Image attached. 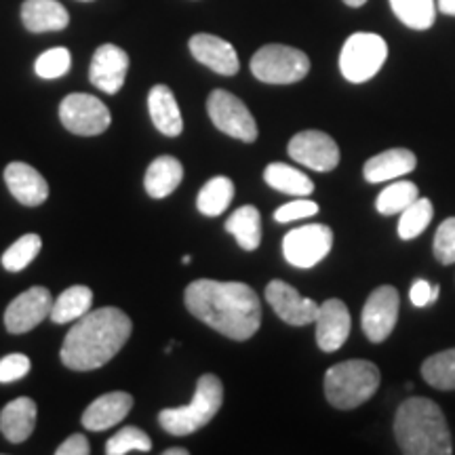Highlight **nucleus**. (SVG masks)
<instances>
[{
  "label": "nucleus",
  "mask_w": 455,
  "mask_h": 455,
  "mask_svg": "<svg viewBox=\"0 0 455 455\" xmlns=\"http://www.w3.org/2000/svg\"><path fill=\"white\" fill-rule=\"evenodd\" d=\"M188 310L198 321L226 338L244 341L253 338L261 325L258 293L244 283H220L201 278L188 284L184 293Z\"/></svg>",
  "instance_id": "obj_1"
},
{
  "label": "nucleus",
  "mask_w": 455,
  "mask_h": 455,
  "mask_svg": "<svg viewBox=\"0 0 455 455\" xmlns=\"http://www.w3.org/2000/svg\"><path fill=\"white\" fill-rule=\"evenodd\" d=\"M133 331L131 318L118 308L89 310L68 331L61 363L74 371H91L110 363Z\"/></svg>",
  "instance_id": "obj_2"
},
{
  "label": "nucleus",
  "mask_w": 455,
  "mask_h": 455,
  "mask_svg": "<svg viewBox=\"0 0 455 455\" xmlns=\"http://www.w3.org/2000/svg\"><path fill=\"white\" fill-rule=\"evenodd\" d=\"M398 447L407 455H451L453 443L441 407L430 398L411 396L395 418Z\"/></svg>",
  "instance_id": "obj_3"
},
{
  "label": "nucleus",
  "mask_w": 455,
  "mask_h": 455,
  "mask_svg": "<svg viewBox=\"0 0 455 455\" xmlns=\"http://www.w3.org/2000/svg\"><path fill=\"white\" fill-rule=\"evenodd\" d=\"M224 403V386L218 375H201L196 382V392L192 401L184 407L163 409L158 413V424L173 436H186L201 430L218 415Z\"/></svg>",
  "instance_id": "obj_4"
},
{
  "label": "nucleus",
  "mask_w": 455,
  "mask_h": 455,
  "mask_svg": "<svg viewBox=\"0 0 455 455\" xmlns=\"http://www.w3.org/2000/svg\"><path fill=\"white\" fill-rule=\"evenodd\" d=\"M379 388V369L371 361H344L325 373V396L335 409L350 411L367 403Z\"/></svg>",
  "instance_id": "obj_5"
},
{
  "label": "nucleus",
  "mask_w": 455,
  "mask_h": 455,
  "mask_svg": "<svg viewBox=\"0 0 455 455\" xmlns=\"http://www.w3.org/2000/svg\"><path fill=\"white\" fill-rule=\"evenodd\" d=\"M386 57H388V44L379 34L356 32L341 47L339 70L346 81L367 83L382 70Z\"/></svg>",
  "instance_id": "obj_6"
},
{
  "label": "nucleus",
  "mask_w": 455,
  "mask_h": 455,
  "mask_svg": "<svg viewBox=\"0 0 455 455\" xmlns=\"http://www.w3.org/2000/svg\"><path fill=\"white\" fill-rule=\"evenodd\" d=\"M251 72L261 83L291 84L306 78L310 60L304 51L287 44H266L251 57Z\"/></svg>",
  "instance_id": "obj_7"
},
{
  "label": "nucleus",
  "mask_w": 455,
  "mask_h": 455,
  "mask_svg": "<svg viewBox=\"0 0 455 455\" xmlns=\"http://www.w3.org/2000/svg\"><path fill=\"white\" fill-rule=\"evenodd\" d=\"M207 112L221 133L244 141V144H253L258 140V123H255L253 114L230 91L215 89L207 100Z\"/></svg>",
  "instance_id": "obj_8"
},
{
  "label": "nucleus",
  "mask_w": 455,
  "mask_h": 455,
  "mask_svg": "<svg viewBox=\"0 0 455 455\" xmlns=\"http://www.w3.org/2000/svg\"><path fill=\"white\" fill-rule=\"evenodd\" d=\"M60 121L74 135L93 138L110 127V110L100 98L89 93H70L60 106Z\"/></svg>",
  "instance_id": "obj_9"
},
{
  "label": "nucleus",
  "mask_w": 455,
  "mask_h": 455,
  "mask_svg": "<svg viewBox=\"0 0 455 455\" xmlns=\"http://www.w3.org/2000/svg\"><path fill=\"white\" fill-rule=\"evenodd\" d=\"M333 247V232L325 224L293 228L283 238V255L295 268H312L323 261Z\"/></svg>",
  "instance_id": "obj_10"
},
{
  "label": "nucleus",
  "mask_w": 455,
  "mask_h": 455,
  "mask_svg": "<svg viewBox=\"0 0 455 455\" xmlns=\"http://www.w3.org/2000/svg\"><path fill=\"white\" fill-rule=\"evenodd\" d=\"M401 295L390 284H382L369 295L363 308V331L373 344H382L392 335L398 321Z\"/></svg>",
  "instance_id": "obj_11"
},
{
  "label": "nucleus",
  "mask_w": 455,
  "mask_h": 455,
  "mask_svg": "<svg viewBox=\"0 0 455 455\" xmlns=\"http://www.w3.org/2000/svg\"><path fill=\"white\" fill-rule=\"evenodd\" d=\"M289 156L312 171H333L339 164V148L331 135L323 131H301L289 141Z\"/></svg>",
  "instance_id": "obj_12"
},
{
  "label": "nucleus",
  "mask_w": 455,
  "mask_h": 455,
  "mask_svg": "<svg viewBox=\"0 0 455 455\" xmlns=\"http://www.w3.org/2000/svg\"><path fill=\"white\" fill-rule=\"evenodd\" d=\"M266 299L275 308L281 321L293 327H304L316 321L318 308L315 299L304 298L295 287L284 281H272L266 287Z\"/></svg>",
  "instance_id": "obj_13"
},
{
  "label": "nucleus",
  "mask_w": 455,
  "mask_h": 455,
  "mask_svg": "<svg viewBox=\"0 0 455 455\" xmlns=\"http://www.w3.org/2000/svg\"><path fill=\"white\" fill-rule=\"evenodd\" d=\"M51 306H53V299H51L49 289H28L9 304L7 312H4V327L9 333L30 331L51 315Z\"/></svg>",
  "instance_id": "obj_14"
},
{
  "label": "nucleus",
  "mask_w": 455,
  "mask_h": 455,
  "mask_svg": "<svg viewBox=\"0 0 455 455\" xmlns=\"http://www.w3.org/2000/svg\"><path fill=\"white\" fill-rule=\"evenodd\" d=\"M129 55L116 44H101L89 66V81L108 95H116L127 81Z\"/></svg>",
  "instance_id": "obj_15"
},
{
  "label": "nucleus",
  "mask_w": 455,
  "mask_h": 455,
  "mask_svg": "<svg viewBox=\"0 0 455 455\" xmlns=\"http://www.w3.org/2000/svg\"><path fill=\"white\" fill-rule=\"evenodd\" d=\"M316 344L323 352H335L346 344L350 335V312L341 299H327L318 308Z\"/></svg>",
  "instance_id": "obj_16"
},
{
  "label": "nucleus",
  "mask_w": 455,
  "mask_h": 455,
  "mask_svg": "<svg viewBox=\"0 0 455 455\" xmlns=\"http://www.w3.org/2000/svg\"><path fill=\"white\" fill-rule=\"evenodd\" d=\"M190 53L196 61L207 66L209 70L221 74V76H235L238 72V53L230 43L213 34H195L190 38Z\"/></svg>",
  "instance_id": "obj_17"
},
{
  "label": "nucleus",
  "mask_w": 455,
  "mask_h": 455,
  "mask_svg": "<svg viewBox=\"0 0 455 455\" xmlns=\"http://www.w3.org/2000/svg\"><path fill=\"white\" fill-rule=\"evenodd\" d=\"M4 184L17 201L26 207H38L47 201L49 184L36 169L26 163H11L4 169Z\"/></svg>",
  "instance_id": "obj_18"
},
{
  "label": "nucleus",
  "mask_w": 455,
  "mask_h": 455,
  "mask_svg": "<svg viewBox=\"0 0 455 455\" xmlns=\"http://www.w3.org/2000/svg\"><path fill=\"white\" fill-rule=\"evenodd\" d=\"M133 409V396L127 392H108V395L95 398L83 413V426L87 430L101 432L112 428L127 418Z\"/></svg>",
  "instance_id": "obj_19"
},
{
  "label": "nucleus",
  "mask_w": 455,
  "mask_h": 455,
  "mask_svg": "<svg viewBox=\"0 0 455 455\" xmlns=\"http://www.w3.org/2000/svg\"><path fill=\"white\" fill-rule=\"evenodd\" d=\"M21 21L34 34L60 32L70 24V13L57 0H26L21 4Z\"/></svg>",
  "instance_id": "obj_20"
},
{
  "label": "nucleus",
  "mask_w": 455,
  "mask_h": 455,
  "mask_svg": "<svg viewBox=\"0 0 455 455\" xmlns=\"http://www.w3.org/2000/svg\"><path fill=\"white\" fill-rule=\"evenodd\" d=\"M418 164V158L407 148H392L382 155L369 158L363 167L365 180L369 184H382V181H390L395 178H403V175L411 173Z\"/></svg>",
  "instance_id": "obj_21"
},
{
  "label": "nucleus",
  "mask_w": 455,
  "mask_h": 455,
  "mask_svg": "<svg viewBox=\"0 0 455 455\" xmlns=\"http://www.w3.org/2000/svg\"><path fill=\"white\" fill-rule=\"evenodd\" d=\"M148 110H150V118L155 127L161 131L167 138H178L184 131V121H181V112L175 100L173 91L167 84H156L150 89L148 95Z\"/></svg>",
  "instance_id": "obj_22"
},
{
  "label": "nucleus",
  "mask_w": 455,
  "mask_h": 455,
  "mask_svg": "<svg viewBox=\"0 0 455 455\" xmlns=\"http://www.w3.org/2000/svg\"><path fill=\"white\" fill-rule=\"evenodd\" d=\"M36 426V403L28 396L11 401L0 413V430L9 443H24L30 439Z\"/></svg>",
  "instance_id": "obj_23"
},
{
  "label": "nucleus",
  "mask_w": 455,
  "mask_h": 455,
  "mask_svg": "<svg viewBox=\"0 0 455 455\" xmlns=\"http://www.w3.org/2000/svg\"><path fill=\"white\" fill-rule=\"evenodd\" d=\"M184 180V167L175 156H158L146 171L144 186L152 198L173 195Z\"/></svg>",
  "instance_id": "obj_24"
},
{
  "label": "nucleus",
  "mask_w": 455,
  "mask_h": 455,
  "mask_svg": "<svg viewBox=\"0 0 455 455\" xmlns=\"http://www.w3.org/2000/svg\"><path fill=\"white\" fill-rule=\"evenodd\" d=\"M226 232L236 238L244 251H255L261 243V215L253 204H244L226 220Z\"/></svg>",
  "instance_id": "obj_25"
},
{
  "label": "nucleus",
  "mask_w": 455,
  "mask_h": 455,
  "mask_svg": "<svg viewBox=\"0 0 455 455\" xmlns=\"http://www.w3.org/2000/svg\"><path fill=\"white\" fill-rule=\"evenodd\" d=\"M91 306H93V291L84 284H74L53 301L49 316L57 325H66L87 315Z\"/></svg>",
  "instance_id": "obj_26"
},
{
  "label": "nucleus",
  "mask_w": 455,
  "mask_h": 455,
  "mask_svg": "<svg viewBox=\"0 0 455 455\" xmlns=\"http://www.w3.org/2000/svg\"><path fill=\"white\" fill-rule=\"evenodd\" d=\"M232 198H235V184H232V180L226 178V175H218V178H212L201 188L196 207L203 215L218 218V215L230 207Z\"/></svg>",
  "instance_id": "obj_27"
},
{
  "label": "nucleus",
  "mask_w": 455,
  "mask_h": 455,
  "mask_svg": "<svg viewBox=\"0 0 455 455\" xmlns=\"http://www.w3.org/2000/svg\"><path fill=\"white\" fill-rule=\"evenodd\" d=\"M266 184L275 190L283 192V195H293V196H308L315 190L310 178H306L304 173L298 169L289 167L283 163H272L264 171Z\"/></svg>",
  "instance_id": "obj_28"
},
{
  "label": "nucleus",
  "mask_w": 455,
  "mask_h": 455,
  "mask_svg": "<svg viewBox=\"0 0 455 455\" xmlns=\"http://www.w3.org/2000/svg\"><path fill=\"white\" fill-rule=\"evenodd\" d=\"M390 7L411 30H428L436 20V0H390Z\"/></svg>",
  "instance_id": "obj_29"
},
{
  "label": "nucleus",
  "mask_w": 455,
  "mask_h": 455,
  "mask_svg": "<svg viewBox=\"0 0 455 455\" xmlns=\"http://www.w3.org/2000/svg\"><path fill=\"white\" fill-rule=\"evenodd\" d=\"M422 378L436 390H455V348L426 358Z\"/></svg>",
  "instance_id": "obj_30"
},
{
  "label": "nucleus",
  "mask_w": 455,
  "mask_h": 455,
  "mask_svg": "<svg viewBox=\"0 0 455 455\" xmlns=\"http://www.w3.org/2000/svg\"><path fill=\"white\" fill-rule=\"evenodd\" d=\"M419 198V190L413 181H395L388 188H384L379 192L378 201H375V209H378L382 215H395V213H403L405 209L411 204L413 201Z\"/></svg>",
  "instance_id": "obj_31"
},
{
  "label": "nucleus",
  "mask_w": 455,
  "mask_h": 455,
  "mask_svg": "<svg viewBox=\"0 0 455 455\" xmlns=\"http://www.w3.org/2000/svg\"><path fill=\"white\" fill-rule=\"evenodd\" d=\"M432 215H435V209H432V203L428 198H418L413 201L405 212L401 213V220H398V236L403 241H413L418 238L426 228L430 226Z\"/></svg>",
  "instance_id": "obj_32"
},
{
  "label": "nucleus",
  "mask_w": 455,
  "mask_h": 455,
  "mask_svg": "<svg viewBox=\"0 0 455 455\" xmlns=\"http://www.w3.org/2000/svg\"><path fill=\"white\" fill-rule=\"evenodd\" d=\"M43 241L38 235H24L3 253V266L9 272H21L41 253Z\"/></svg>",
  "instance_id": "obj_33"
},
{
  "label": "nucleus",
  "mask_w": 455,
  "mask_h": 455,
  "mask_svg": "<svg viewBox=\"0 0 455 455\" xmlns=\"http://www.w3.org/2000/svg\"><path fill=\"white\" fill-rule=\"evenodd\" d=\"M152 449L150 436L144 430L135 428V426H127V428L118 430L116 435L110 436L106 443L108 455H124V453H148Z\"/></svg>",
  "instance_id": "obj_34"
},
{
  "label": "nucleus",
  "mask_w": 455,
  "mask_h": 455,
  "mask_svg": "<svg viewBox=\"0 0 455 455\" xmlns=\"http://www.w3.org/2000/svg\"><path fill=\"white\" fill-rule=\"evenodd\" d=\"M72 66V55L66 47H55L44 51V53L38 57L36 64H34V72L38 76L44 78V81H51V78H60L68 74Z\"/></svg>",
  "instance_id": "obj_35"
},
{
  "label": "nucleus",
  "mask_w": 455,
  "mask_h": 455,
  "mask_svg": "<svg viewBox=\"0 0 455 455\" xmlns=\"http://www.w3.org/2000/svg\"><path fill=\"white\" fill-rule=\"evenodd\" d=\"M435 258L441 264H455V218L443 221L435 235Z\"/></svg>",
  "instance_id": "obj_36"
},
{
  "label": "nucleus",
  "mask_w": 455,
  "mask_h": 455,
  "mask_svg": "<svg viewBox=\"0 0 455 455\" xmlns=\"http://www.w3.org/2000/svg\"><path fill=\"white\" fill-rule=\"evenodd\" d=\"M318 213V204L315 201H308V198H299V201H291L283 207H278L275 212V220L278 224H289V221L312 218V215Z\"/></svg>",
  "instance_id": "obj_37"
},
{
  "label": "nucleus",
  "mask_w": 455,
  "mask_h": 455,
  "mask_svg": "<svg viewBox=\"0 0 455 455\" xmlns=\"http://www.w3.org/2000/svg\"><path fill=\"white\" fill-rule=\"evenodd\" d=\"M30 358L26 355H9L0 361V382L9 384V382H17V379L26 378L30 373Z\"/></svg>",
  "instance_id": "obj_38"
},
{
  "label": "nucleus",
  "mask_w": 455,
  "mask_h": 455,
  "mask_svg": "<svg viewBox=\"0 0 455 455\" xmlns=\"http://www.w3.org/2000/svg\"><path fill=\"white\" fill-rule=\"evenodd\" d=\"M441 295L439 284H430L424 278H418L411 284V291H409V298H411V304L415 308H426V306H432Z\"/></svg>",
  "instance_id": "obj_39"
},
{
  "label": "nucleus",
  "mask_w": 455,
  "mask_h": 455,
  "mask_svg": "<svg viewBox=\"0 0 455 455\" xmlns=\"http://www.w3.org/2000/svg\"><path fill=\"white\" fill-rule=\"evenodd\" d=\"M91 447L84 435H72L60 447L55 449V455H89Z\"/></svg>",
  "instance_id": "obj_40"
},
{
  "label": "nucleus",
  "mask_w": 455,
  "mask_h": 455,
  "mask_svg": "<svg viewBox=\"0 0 455 455\" xmlns=\"http://www.w3.org/2000/svg\"><path fill=\"white\" fill-rule=\"evenodd\" d=\"M436 7H439L441 13L455 17V0H439V3H436Z\"/></svg>",
  "instance_id": "obj_41"
},
{
  "label": "nucleus",
  "mask_w": 455,
  "mask_h": 455,
  "mask_svg": "<svg viewBox=\"0 0 455 455\" xmlns=\"http://www.w3.org/2000/svg\"><path fill=\"white\" fill-rule=\"evenodd\" d=\"M346 4H348V7H355V9H358V7H363V4L367 3V0H344Z\"/></svg>",
  "instance_id": "obj_42"
},
{
  "label": "nucleus",
  "mask_w": 455,
  "mask_h": 455,
  "mask_svg": "<svg viewBox=\"0 0 455 455\" xmlns=\"http://www.w3.org/2000/svg\"><path fill=\"white\" fill-rule=\"evenodd\" d=\"M163 455H188V449H167Z\"/></svg>",
  "instance_id": "obj_43"
},
{
  "label": "nucleus",
  "mask_w": 455,
  "mask_h": 455,
  "mask_svg": "<svg viewBox=\"0 0 455 455\" xmlns=\"http://www.w3.org/2000/svg\"><path fill=\"white\" fill-rule=\"evenodd\" d=\"M190 261H192V258H190V255H184V258H181V264H184V266H188V264H190Z\"/></svg>",
  "instance_id": "obj_44"
},
{
  "label": "nucleus",
  "mask_w": 455,
  "mask_h": 455,
  "mask_svg": "<svg viewBox=\"0 0 455 455\" xmlns=\"http://www.w3.org/2000/svg\"><path fill=\"white\" fill-rule=\"evenodd\" d=\"M81 3H93V0H81Z\"/></svg>",
  "instance_id": "obj_45"
}]
</instances>
